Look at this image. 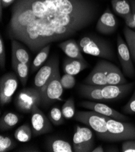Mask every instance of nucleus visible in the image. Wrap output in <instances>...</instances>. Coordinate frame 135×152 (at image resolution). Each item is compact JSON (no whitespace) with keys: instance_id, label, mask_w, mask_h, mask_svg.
Segmentation results:
<instances>
[{"instance_id":"nucleus-3","label":"nucleus","mask_w":135,"mask_h":152,"mask_svg":"<svg viewBox=\"0 0 135 152\" xmlns=\"http://www.w3.org/2000/svg\"><path fill=\"white\" fill-rule=\"evenodd\" d=\"M78 44L82 52L107 60H113L115 55L111 44L106 39L95 35L81 38Z\"/></svg>"},{"instance_id":"nucleus-17","label":"nucleus","mask_w":135,"mask_h":152,"mask_svg":"<svg viewBox=\"0 0 135 152\" xmlns=\"http://www.w3.org/2000/svg\"><path fill=\"white\" fill-rule=\"evenodd\" d=\"M58 47L69 58L85 60L82 54V51L78 43L74 39L64 41L58 44Z\"/></svg>"},{"instance_id":"nucleus-8","label":"nucleus","mask_w":135,"mask_h":152,"mask_svg":"<svg viewBox=\"0 0 135 152\" xmlns=\"http://www.w3.org/2000/svg\"><path fill=\"white\" fill-rule=\"evenodd\" d=\"M19 86L17 74L9 72L0 79V104L1 107L9 104Z\"/></svg>"},{"instance_id":"nucleus-15","label":"nucleus","mask_w":135,"mask_h":152,"mask_svg":"<svg viewBox=\"0 0 135 152\" xmlns=\"http://www.w3.org/2000/svg\"><path fill=\"white\" fill-rule=\"evenodd\" d=\"M117 26L116 18L110 10L107 8L98 19L96 24V29L99 33L108 35L115 32Z\"/></svg>"},{"instance_id":"nucleus-4","label":"nucleus","mask_w":135,"mask_h":152,"mask_svg":"<svg viewBox=\"0 0 135 152\" xmlns=\"http://www.w3.org/2000/svg\"><path fill=\"white\" fill-rule=\"evenodd\" d=\"M42 91L36 87H28L22 89L15 100L17 109L21 112L31 113L35 105H41Z\"/></svg>"},{"instance_id":"nucleus-7","label":"nucleus","mask_w":135,"mask_h":152,"mask_svg":"<svg viewBox=\"0 0 135 152\" xmlns=\"http://www.w3.org/2000/svg\"><path fill=\"white\" fill-rule=\"evenodd\" d=\"M73 148L75 152H90L94 148V136L88 127L77 126L73 135Z\"/></svg>"},{"instance_id":"nucleus-34","label":"nucleus","mask_w":135,"mask_h":152,"mask_svg":"<svg viewBox=\"0 0 135 152\" xmlns=\"http://www.w3.org/2000/svg\"><path fill=\"white\" fill-rule=\"evenodd\" d=\"M124 20L127 27L133 30L135 29V21L132 15V13H131L130 15H128V16L124 18Z\"/></svg>"},{"instance_id":"nucleus-26","label":"nucleus","mask_w":135,"mask_h":152,"mask_svg":"<svg viewBox=\"0 0 135 152\" xmlns=\"http://www.w3.org/2000/svg\"><path fill=\"white\" fill-rule=\"evenodd\" d=\"M123 33L132 59L135 61V31L126 26Z\"/></svg>"},{"instance_id":"nucleus-30","label":"nucleus","mask_w":135,"mask_h":152,"mask_svg":"<svg viewBox=\"0 0 135 152\" xmlns=\"http://www.w3.org/2000/svg\"><path fill=\"white\" fill-rule=\"evenodd\" d=\"M61 83L64 89H71L76 84V80L74 76L65 73L61 77Z\"/></svg>"},{"instance_id":"nucleus-36","label":"nucleus","mask_w":135,"mask_h":152,"mask_svg":"<svg viewBox=\"0 0 135 152\" xmlns=\"http://www.w3.org/2000/svg\"><path fill=\"white\" fill-rule=\"evenodd\" d=\"M130 4L131 7V13L135 21V0H130Z\"/></svg>"},{"instance_id":"nucleus-1","label":"nucleus","mask_w":135,"mask_h":152,"mask_svg":"<svg viewBox=\"0 0 135 152\" xmlns=\"http://www.w3.org/2000/svg\"><path fill=\"white\" fill-rule=\"evenodd\" d=\"M98 12L93 0H16L7 34L32 51L39 52L90 25Z\"/></svg>"},{"instance_id":"nucleus-6","label":"nucleus","mask_w":135,"mask_h":152,"mask_svg":"<svg viewBox=\"0 0 135 152\" xmlns=\"http://www.w3.org/2000/svg\"><path fill=\"white\" fill-rule=\"evenodd\" d=\"M107 126L113 142L135 140V125L109 118Z\"/></svg>"},{"instance_id":"nucleus-10","label":"nucleus","mask_w":135,"mask_h":152,"mask_svg":"<svg viewBox=\"0 0 135 152\" xmlns=\"http://www.w3.org/2000/svg\"><path fill=\"white\" fill-rule=\"evenodd\" d=\"M31 127L34 136L50 132L52 126L50 119L44 115L37 105H35L31 112Z\"/></svg>"},{"instance_id":"nucleus-38","label":"nucleus","mask_w":135,"mask_h":152,"mask_svg":"<svg viewBox=\"0 0 135 152\" xmlns=\"http://www.w3.org/2000/svg\"><path fill=\"white\" fill-rule=\"evenodd\" d=\"M3 6L1 5L0 6V12H1V13H0V17H1V21H2V16H3V14H2V12H3Z\"/></svg>"},{"instance_id":"nucleus-22","label":"nucleus","mask_w":135,"mask_h":152,"mask_svg":"<svg viewBox=\"0 0 135 152\" xmlns=\"http://www.w3.org/2000/svg\"><path fill=\"white\" fill-rule=\"evenodd\" d=\"M51 45L50 44L46 45L42 49H41L35 56L31 66V72L34 73L39 70L42 66H43L45 61L47 59Z\"/></svg>"},{"instance_id":"nucleus-19","label":"nucleus","mask_w":135,"mask_h":152,"mask_svg":"<svg viewBox=\"0 0 135 152\" xmlns=\"http://www.w3.org/2000/svg\"><path fill=\"white\" fill-rule=\"evenodd\" d=\"M107 85H122L128 83L120 69L112 63H110L107 75Z\"/></svg>"},{"instance_id":"nucleus-20","label":"nucleus","mask_w":135,"mask_h":152,"mask_svg":"<svg viewBox=\"0 0 135 152\" xmlns=\"http://www.w3.org/2000/svg\"><path fill=\"white\" fill-rule=\"evenodd\" d=\"M12 66L15 73L18 76L21 83L23 86H25L28 77L29 64L20 63L15 59L12 58Z\"/></svg>"},{"instance_id":"nucleus-13","label":"nucleus","mask_w":135,"mask_h":152,"mask_svg":"<svg viewBox=\"0 0 135 152\" xmlns=\"http://www.w3.org/2000/svg\"><path fill=\"white\" fill-rule=\"evenodd\" d=\"M79 105L83 108L96 112L104 116L110 117L116 120L126 121L129 119V118L124 114L115 110L110 106L99 102L83 101L80 102Z\"/></svg>"},{"instance_id":"nucleus-37","label":"nucleus","mask_w":135,"mask_h":152,"mask_svg":"<svg viewBox=\"0 0 135 152\" xmlns=\"http://www.w3.org/2000/svg\"><path fill=\"white\" fill-rule=\"evenodd\" d=\"M104 151H104V149L103 148L102 146L98 145V147L94 148L92 152H104Z\"/></svg>"},{"instance_id":"nucleus-31","label":"nucleus","mask_w":135,"mask_h":152,"mask_svg":"<svg viewBox=\"0 0 135 152\" xmlns=\"http://www.w3.org/2000/svg\"><path fill=\"white\" fill-rule=\"evenodd\" d=\"M123 112L126 114H135V90L131 98L123 107Z\"/></svg>"},{"instance_id":"nucleus-14","label":"nucleus","mask_w":135,"mask_h":152,"mask_svg":"<svg viewBox=\"0 0 135 152\" xmlns=\"http://www.w3.org/2000/svg\"><path fill=\"white\" fill-rule=\"evenodd\" d=\"M59 66V60L56 57H53L49 59L38 71L34 79L35 87L42 90L46 85Z\"/></svg>"},{"instance_id":"nucleus-2","label":"nucleus","mask_w":135,"mask_h":152,"mask_svg":"<svg viewBox=\"0 0 135 152\" xmlns=\"http://www.w3.org/2000/svg\"><path fill=\"white\" fill-rule=\"evenodd\" d=\"M109 118L92 110L78 111L75 112L74 116V120L93 129L100 140L107 142H113L107 126V119Z\"/></svg>"},{"instance_id":"nucleus-23","label":"nucleus","mask_w":135,"mask_h":152,"mask_svg":"<svg viewBox=\"0 0 135 152\" xmlns=\"http://www.w3.org/2000/svg\"><path fill=\"white\" fill-rule=\"evenodd\" d=\"M20 121L19 116L14 113L7 112L4 113L0 119V130L1 131L8 130L15 126Z\"/></svg>"},{"instance_id":"nucleus-16","label":"nucleus","mask_w":135,"mask_h":152,"mask_svg":"<svg viewBox=\"0 0 135 152\" xmlns=\"http://www.w3.org/2000/svg\"><path fill=\"white\" fill-rule=\"evenodd\" d=\"M88 66L89 65L85 60L69 57L64 59L63 68L65 73L74 76L88 67Z\"/></svg>"},{"instance_id":"nucleus-9","label":"nucleus","mask_w":135,"mask_h":152,"mask_svg":"<svg viewBox=\"0 0 135 152\" xmlns=\"http://www.w3.org/2000/svg\"><path fill=\"white\" fill-rule=\"evenodd\" d=\"M110 62L101 60L96 64L92 70L84 79V84L103 86L107 85V75L109 70Z\"/></svg>"},{"instance_id":"nucleus-12","label":"nucleus","mask_w":135,"mask_h":152,"mask_svg":"<svg viewBox=\"0 0 135 152\" xmlns=\"http://www.w3.org/2000/svg\"><path fill=\"white\" fill-rule=\"evenodd\" d=\"M134 83L122 85H106L100 87V96L102 101H116L125 96L130 91Z\"/></svg>"},{"instance_id":"nucleus-28","label":"nucleus","mask_w":135,"mask_h":152,"mask_svg":"<svg viewBox=\"0 0 135 152\" xmlns=\"http://www.w3.org/2000/svg\"><path fill=\"white\" fill-rule=\"evenodd\" d=\"M64 116L62 110L58 107H53L50 110L49 113V119L55 126H59L64 123Z\"/></svg>"},{"instance_id":"nucleus-32","label":"nucleus","mask_w":135,"mask_h":152,"mask_svg":"<svg viewBox=\"0 0 135 152\" xmlns=\"http://www.w3.org/2000/svg\"><path fill=\"white\" fill-rule=\"evenodd\" d=\"M6 65V50L4 42L2 36H0V67L2 69L5 68Z\"/></svg>"},{"instance_id":"nucleus-11","label":"nucleus","mask_w":135,"mask_h":152,"mask_svg":"<svg viewBox=\"0 0 135 152\" xmlns=\"http://www.w3.org/2000/svg\"><path fill=\"white\" fill-rule=\"evenodd\" d=\"M117 48L123 73L128 78H134L135 77V69L133 64V59L127 43L120 35H118L117 38Z\"/></svg>"},{"instance_id":"nucleus-5","label":"nucleus","mask_w":135,"mask_h":152,"mask_svg":"<svg viewBox=\"0 0 135 152\" xmlns=\"http://www.w3.org/2000/svg\"><path fill=\"white\" fill-rule=\"evenodd\" d=\"M63 89L58 66L53 77L41 90L42 102L41 105L46 107L56 101H62L61 97L63 94Z\"/></svg>"},{"instance_id":"nucleus-21","label":"nucleus","mask_w":135,"mask_h":152,"mask_svg":"<svg viewBox=\"0 0 135 152\" xmlns=\"http://www.w3.org/2000/svg\"><path fill=\"white\" fill-rule=\"evenodd\" d=\"M48 151L73 152V146L67 141L61 139H54L50 141L47 145Z\"/></svg>"},{"instance_id":"nucleus-25","label":"nucleus","mask_w":135,"mask_h":152,"mask_svg":"<svg viewBox=\"0 0 135 152\" xmlns=\"http://www.w3.org/2000/svg\"><path fill=\"white\" fill-rule=\"evenodd\" d=\"M32 127L27 124L19 127L15 132L14 136L16 140L21 142H26L31 140L32 136Z\"/></svg>"},{"instance_id":"nucleus-18","label":"nucleus","mask_w":135,"mask_h":152,"mask_svg":"<svg viewBox=\"0 0 135 152\" xmlns=\"http://www.w3.org/2000/svg\"><path fill=\"white\" fill-rule=\"evenodd\" d=\"M12 58L18 61L29 64L30 56L28 52L23 48L19 41L17 39H11Z\"/></svg>"},{"instance_id":"nucleus-24","label":"nucleus","mask_w":135,"mask_h":152,"mask_svg":"<svg viewBox=\"0 0 135 152\" xmlns=\"http://www.w3.org/2000/svg\"><path fill=\"white\" fill-rule=\"evenodd\" d=\"M112 8L115 13L124 18L131 13V7L126 0H112Z\"/></svg>"},{"instance_id":"nucleus-29","label":"nucleus","mask_w":135,"mask_h":152,"mask_svg":"<svg viewBox=\"0 0 135 152\" xmlns=\"http://www.w3.org/2000/svg\"><path fill=\"white\" fill-rule=\"evenodd\" d=\"M17 144L9 136H0V152H6L16 147Z\"/></svg>"},{"instance_id":"nucleus-33","label":"nucleus","mask_w":135,"mask_h":152,"mask_svg":"<svg viewBox=\"0 0 135 152\" xmlns=\"http://www.w3.org/2000/svg\"><path fill=\"white\" fill-rule=\"evenodd\" d=\"M123 152H135V140H126L122 145Z\"/></svg>"},{"instance_id":"nucleus-35","label":"nucleus","mask_w":135,"mask_h":152,"mask_svg":"<svg viewBox=\"0 0 135 152\" xmlns=\"http://www.w3.org/2000/svg\"><path fill=\"white\" fill-rule=\"evenodd\" d=\"M15 1L16 0H1V5L3 8H6L13 4Z\"/></svg>"},{"instance_id":"nucleus-27","label":"nucleus","mask_w":135,"mask_h":152,"mask_svg":"<svg viewBox=\"0 0 135 152\" xmlns=\"http://www.w3.org/2000/svg\"><path fill=\"white\" fill-rule=\"evenodd\" d=\"M62 113L64 118L66 119H70L74 117L75 114V106L73 97L69 98L64 104L62 107Z\"/></svg>"}]
</instances>
